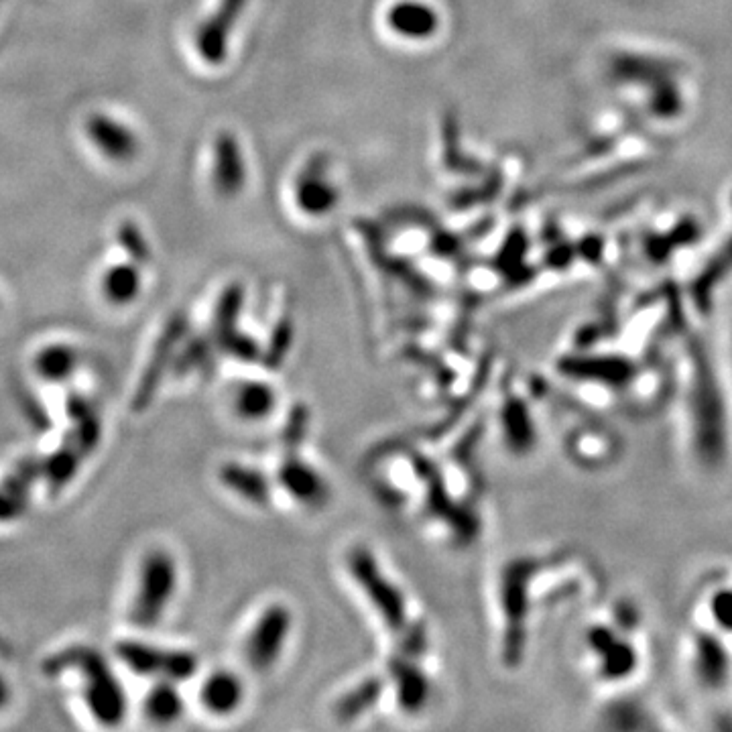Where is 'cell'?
Segmentation results:
<instances>
[{
	"label": "cell",
	"instance_id": "cell-12",
	"mask_svg": "<svg viewBox=\"0 0 732 732\" xmlns=\"http://www.w3.org/2000/svg\"><path fill=\"white\" fill-rule=\"evenodd\" d=\"M80 364V356L76 348L68 344H51L39 350L35 356V371L43 381L64 383L72 379Z\"/></svg>",
	"mask_w": 732,
	"mask_h": 732
},
{
	"label": "cell",
	"instance_id": "cell-22",
	"mask_svg": "<svg viewBox=\"0 0 732 732\" xmlns=\"http://www.w3.org/2000/svg\"><path fill=\"white\" fill-rule=\"evenodd\" d=\"M139 273L133 267H116L112 269L104 279V291L106 297L112 303H129L139 293Z\"/></svg>",
	"mask_w": 732,
	"mask_h": 732
},
{
	"label": "cell",
	"instance_id": "cell-18",
	"mask_svg": "<svg viewBox=\"0 0 732 732\" xmlns=\"http://www.w3.org/2000/svg\"><path fill=\"white\" fill-rule=\"evenodd\" d=\"M183 712V700L173 682H159L145 700V714L157 724H171Z\"/></svg>",
	"mask_w": 732,
	"mask_h": 732
},
{
	"label": "cell",
	"instance_id": "cell-2",
	"mask_svg": "<svg viewBox=\"0 0 732 732\" xmlns=\"http://www.w3.org/2000/svg\"><path fill=\"white\" fill-rule=\"evenodd\" d=\"M177 568L167 552H151L139 574V588L131 608V621L141 629L155 627L175 594Z\"/></svg>",
	"mask_w": 732,
	"mask_h": 732
},
{
	"label": "cell",
	"instance_id": "cell-10",
	"mask_svg": "<svg viewBox=\"0 0 732 732\" xmlns=\"http://www.w3.org/2000/svg\"><path fill=\"white\" fill-rule=\"evenodd\" d=\"M202 704L212 714H230L234 712L244 696L242 682L232 671H216L202 686Z\"/></svg>",
	"mask_w": 732,
	"mask_h": 732
},
{
	"label": "cell",
	"instance_id": "cell-25",
	"mask_svg": "<svg viewBox=\"0 0 732 732\" xmlns=\"http://www.w3.org/2000/svg\"><path fill=\"white\" fill-rule=\"evenodd\" d=\"M291 344V326L289 324H281L269 344V350L265 354V362L269 366H279L281 358L285 356V352L289 350Z\"/></svg>",
	"mask_w": 732,
	"mask_h": 732
},
{
	"label": "cell",
	"instance_id": "cell-16",
	"mask_svg": "<svg viewBox=\"0 0 732 732\" xmlns=\"http://www.w3.org/2000/svg\"><path fill=\"white\" fill-rule=\"evenodd\" d=\"M397 680V700L405 712H419L430 694V684L421 671L413 665L401 663L395 667Z\"/></svg>",
	"mask_w": 732,
	"mask_h": 732
},
{
	"label": "cell",
	"instance_id": "cell-24",
	"mask_svg": "<svg viewBox=\"0 0 732 732\" xmlns=\"http://www.w3.org/2000/svg\"><path fill=\"white\" fill-rule=\"evenodd\" d=\"M220 344L224 346L226 352H230L232 356H236L238 360H244V362L259 360V356H261V348L249 336H242L236 332L222 338Z\"/></svg>",
	"mask_w": 732,
	"mask_h": 732
},
{
	"label": "cell",
	"instance_id": "cell-21",
	"mask_svg": "<svg viewBox=\"0 0 732 732\" xmlns=\"http://www.w3.org/2000/svg\"><path fill=\"white\" fill-rule=\"evenodd\" d=\"M503 430L515 450H527L533 444V427L521 401H509L503 409Z\"/></svg>",
	"mask_w": 732,
	"mask_h": 732
},
{
	"label": "cell",
	"instance_id": "cell-5",
	"mask_svg": "<svg viewBox=\"0 0 732 732\" xmlns=\"http://www.w3.org/2000/svg\"><path fill=\"white\" fill-rule=\"evenodd\" d=\"M289 629L291 615L285 606H269L261 615L247 643V657L257 671L269 669L279 659Z\"/></svg>",
	"mask_w": 732,
	"mask_h": 732
},
{
	"label": "cell",
	"instance_id": "cell-15",
	"mask_svg": "<svg viewBox=\"0 0 732 732\" xmlns=\"http://www.w3.org/2000/svg\"><path fill=\"white\" fill-rule=\"evenodd\" d=\"M275 403H277V395H275L273 387L267 383H261V381H251V383L240 385L236 391V397H234L236 413L242 419H249V421L267 417L273 411Z\"/></svg>",
	"mask_w": 732,
	"mask_h": 732
},
{
	"label": "cell",
	"instance_id": "cell-11",
	"mask_svg": "<svg viewBox=\"0 0 732 732\" xmlns=\"http://www.w3.org/2000/svg\"><path fill=\"white\" fill-rule=\"evenodd\" d=\"M244 0H222V7L218 9L216 17L200 31V51L210 61H220L224 57L226 35L236 21L238 11L242 9Z\"/></svg>",
	"mask_w": 732,
	"mask_h": 732
},
{
	"label": "cell",
	"instance_id": "cell-14",
	"mask_svg": "<svg viewBox=\"0 0 732 732\" xmlns=\"http://www.w3.org/2000/svg\"><path fill=\"white\" fill-rule=\"evenodd\" d=\"M220 478L230 491H234L242 499H247L255 505H265L269 501V482L263 474H259L253 468H244L240 464H226L220 470Z\"/></svg>",
	"mask_w": 732,
	"mask_h": 732
},
{
	"label": "cell",
	"instance_id": "cell-1",
	"mask_svg": "<svg viewBox=\"0 0 732 732\" xmlns=\"http://www.w3.org/2000/svg\"><path fill=\"white\" fill-rule=\"evenodd\" d=\"M43 669L49 676H57L61 671H76L84 682V702L96 722L104 726H118L125 720V690L98 651L90 647H70L49 657Z\"/></svg>",
	"mask_w": 732,
	"mask_h": 732
},
{
	"label": "cell",
	"instance_id": "cell-9",
	"mask_svg": "<svg viewBox=\"0 0 732 732\" xmlns=\"http://www.w3.org/2000/svg\"><path fill=\"white\" fill-rule=\"evenodd\" d=\"M279 480L285 491L301 503H322L326 499V484L322 476L308 464L295 458L287 460L279 470Z\"/></svg>",
	"mask_w": 732,
	"mask_h": 732
},
{
	"label": "cell",
	"instance_id": "cell-4",
	"mask_svg": "<svg viewBox=\"0 0 732 732\" xmlns=\"http://www.w3.org/2000/svg\"><path fill=\"white\" fill-rule=\"evenodd\" d=\"M348 568L356 584L369 596L373 606L379 610V615L387 623L389 629L401 631L407 621L405 600L403 594L383 576L377 560L369 549L358 547L348 558Z\"/></svg>",
	"mask_w": 732,
	"mask_h": 732
},
{
	"label": "cell",
	"instance_id": "cell-17",
	"mask_svg": "<svg viewBox=\"0 0 732 732\" xmlns=\"http://www.w3.org/2000/svg\"><path fill=\"white\" fill-rule=\"evenodd\" d=\"M216 188L222 194H232L242 186V163L240 153L232 137L224 135L216 149Z\"/></svg>",
	"mask_w": 732,
	"mask_h": 732
},
{
	"label": "cell",
	"instance_id": "cell-23",
	"mask_svg": "<svg viewBox=\"0 0 732 732\" xmlns=\"http://www.w3.org/2000/svg\"><path fill=\"white\" fill-rule=\"evenodd\" d=\"M240 299H242V293L238 287H232L226 291V295L222 297L220 305H218V312H216V334H218V340L226 338L228 334L234 332V320L238 316V310H240Z\"/></svg>",
	"mask_w": 732,
	"mask_h": 732
},
{
	"label": "cell",
	"instance_id": "cell-19",
	"mask_svg": "<svg viewBox=\"0 0 732 732\" xmlns=\"http://www.w3.org/2000/svg\"><path fill=\"white\" fill-rule=\"evenodd\" d=\"M297 200L308 214H324L334 206L336 192L328 181L320 177V173L310 171V175H305L299 183Z\"/></svg>",
	"mask_w": 732,
	"mask_h": 732
},
{
	"label": "cell",
	"instance_id": "cell-6",
	"mask_svg": "<svg viewBox=\"0 0 732 732\" xmlns=\"http://www.w3.org/2000/svg\"><path fill=\"white\" fill-rule=\"evenodd\" d=\"M43 478L41 460H21L0 482V523H13L29 509L33 484Z\"/></svg>",
	"mask_w": 732,
	"mask_h": 732
},
{
	"label": "cell",
	"instance_id": "cell-13",
	"mask_svg": "<svg viewBox=\"0 0 732 732\" xmlns=\"http://www.w3.org/2000/svg\"><path fill=\"white\" fill-rule=\"evenodd\" d=\"M391 27L403 35V37H411V39H421V37H430L436 27H438V17L436 13L419 3H403L397 5L391 11Z\"/></svg>",
	"mask_w": 732,
	"mask_h": 732
},
{
	"label": "cell",
	"instance_id": "cell-3",
	"mask_svg": "<svg viewBox=\"0 0 732 732\" xmlns=\"http://www.w3.org/2000/svg\"><path fill=\"white\" fill-rule=\"evenodd\" d=\"M118 659L139 676L181 682L196 674L198 657L190 651L161 649L141 641H122L116 645Z\"/></svg>",
	"mask_w": 732,
	"mask_h": 732
},
{
	"label": "cell",
	"instance_id": "cell-26",
	"mask_svg": "<svg viewBox=\"0 0 732 732\" xmlns=\"http://www.w3.org/2000/svg\"><path fill=\"white\" fill-rule=\"evenodd\" d=\"M11 700V688L7 684V680L0 676V710H3Z\"/></svg>",
	"mask_w": 732,
	"mask_h": 732
},
{
	"label": "cell",
	"instance_id": "cell-7",
	"mask_svg": "<svg viewBox=\"0 0 732 732\" xmlns=\"http://www.w3.org/2000/svg\"><path fill=\"white\" fill-rule=\"evenodd\" d=\"M90 456V450L84 446V442L70 430L68 436L61 442L57 450L49 454V458L43 462V480L47 484V491L59 493L61 488H66L76 474L80 472L84 460Z\"/></svg>",
	"mask_w": 732,
	"mask_h": 732
},
{
	"label": "cell",
	"instance_id": "cell-20",
	"mask_svg": "<svg viewBox=\"0 0 732 732\" xmlns=\"http://www.w3.org/2000/svg\"><path fill=\"white\" fill-rule=\"evenodd\" d=\"M383 694V682L381 680H369L360 684L358 688H354L350 694H346L338 708H336V718L340 722H350L356 720L360 714H364L371 706L377 704V700Z\"/></svg>",
	"mask_w": 732,
	"mask_h": 732
},
{
	"label": "cell",
	"instance_id": "cell-8",
	"mask_svg": "<svg viewBox=\"0 0 732 732\" xmlns=\"http://www.w3.org/2000/svg\"><path fill=\"white\" fill-rule=\"evenodd\" d=\"M181 332H183V324L173 322V324L169 326L167 334L159 340L157 348L153 350V356H151V360H149V364H147L145 375H143V379L139 381V387H137L135 397H133V407H135L137 411L145 409V407L151 403L153 395L157 393V387H159V383H161V375H163V371H165L167 366H169V362L173 360V358H171V356H173V348H175V342L179 340Z\"/></svg>",
	"mask_w": 732,
	"mask_h": 732
}]
</instances>
